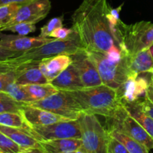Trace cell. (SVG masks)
Masks as SVG:
<instances>
[{
  "mask_svg": "<svg viewBox=\"0 0 153 153\" xmlns=\"http://www.w3.org/2000/svg\"><path fill=\"white\" fill-rule=\"evenodd\" d=\"M111 8L108 0H82L72 15L73 28L85 50L106 54L117 46L107 18Z\"/></svg>",
  "mask_w": 153,
  "mask_h": 153,
  "instance_id": "cell-1",
  "label": "cell"
},
{
  "mask_svg": "<svg viewBox=\"0 0 153 153\" xmlns=\"http://www.w3.org/2000/svg\"><path fill=\"white\" fill-rule=\"evenodd\" d=\"M82 48L83 47L80 38L74 31L66 39L54 38L38 47L1 60L0 73L18 72L27 67L39 65L45 58L58 55H72Z\"/></svg>",
  "mask_w": 153,
  "mask_h": 153,
  "instance_id": "cell-2",
  "label": "cell"
},
{
  "mask_svg": "<svg viewBox=\"0 0 153 153\" xmlns=\"http://www.w3.org/2000/svg\"><path fill=\"white\" fill-rule=\"evenodd\" d=\"M78 102L85 113L114 119L124 109L118 91L105 85L66 91Z\"/></svg>",
  "mask_w": 153,
  "mask_h": 153,
  "instance_id": "cell-3",
  "label": "cell"
},
{
  "mask_svg": "<svg viewBox=\"0 0 153 153\" xmlns=\"http://www.w3.org/2000/svg\"><path fill=\"white\" fill-rule=\"evenodd\" d=\"M115 40L126 55H134L153 46V24L140 21L127 25L119 20L114 31Z\"/></svg>",
  "mask_w": 153,
  "mask_h": 153,
  "instance_id": "cell-4",
  "label": "cell"
},
{
  "mask_svg": "<svg viewBox=\"0 0 153 153\" xmlns=\"http://www.w3.org/2000/svg\"><path fill=\"white\" fill-rule=\"evenodd\" d=\"M86 52L97 67L103 85L119 91L131 73L127 64L126 56L122 52V59L118 62H113L102 52L87 50Z\"/></svg>",
  "mask_w": 153,
  "mask_h": 153,
  "instance_id": "cell-5",
  "label": "cell"
},
{
  "mask_svg": "<svg viewBox=\"0 0 153 153\" xmlns=\"http://www.w3.org/2000/svg\"><path fill=\"white\" fill-rule=\"evenodd\" d=\"M78 120L82 134V149L87 153H108V133L97 115L84 112Z\"/></svg>",
  "mask_w": 153,
  "mask_h": 153,
  "instance_id": "cell-6",
  "label": "cell"
},
{
  "mask_svg": "<svg viewBox=\"0 0 153 153\" xmlns=\"http://www.w3.org/2000/svg\"><path fill=\"white\" fill-rule=\"evenodd\" d=\"M25 105L46 110L69 120H78L85 112L78 102L66 91H59L43 100Z\"/></svg>",
  "mask_w": 153,
  "mask_h": 153,
  "instance_id": "cell-7",
  "label": "cell"
},
{
  "mask_svg": "<svg viewBox=\"0 0 153 153\" xmlns=\"http://www.w3.org/2000/svg\"><path fill=\"white\" fill-rule=\"evenodd\" d=\"M25 129L39 141L82 137L78 120L61 121L47 126L28 127Z\"/></svg>",
  "mask_w": 153,
  "mask_h": 153,
  "instance_id": "cell-8",
  "label": "cell"
},
{
  "mask_svg": "<svg viewBox=\"0 0 153 153\" xmlns=\"http://www.w3.org/2000/svg\"><path fill=\"white\" fill-rule=\"evenodd\" d=\"M108 120V128L119 130L143 144L149 150L153 149V138L143 126L128 113L126 108H124L116 118Z\"/></svg>",
  "mask_w": 153,
  "mask_h": 153,
  "instance_id": "cell-9",
  "label": "cell"
},
{
  "mask_svg": "<svg viewBox=\"0 0 153 153\" xmlns=\"http://www.w3.org/2000/svg\"><path fill=\"white\" fill-rule=\"evenodd\" d=\"M51 7L50 0H36L22 4L13 17L2 25L0 29L19 22L37 23L49 14Z\"/></svg>",
  "mask_w": 153,
  "mask_h": 153,
  "instance_id": "cell-10",
  "label": "cell"
},
{
  "mask_svg": "<svg viewBox=\"0 0 153 153\" xmlns=\"http://www.w3.org/2000/svg\"><path fill=\"white\" fill-rule=\"evenodd\" d=\"M70 56L73 59L72 64L77 70L85 88L102 85L97 67L90 59L84 48L79 49L76 53Z\"/></svg>",
  "mask_w": 153,
  "mask_h": 153,
  "instance_id": "cell-11",
  "label": "cell"
},
{
  "mask_svg": "<svg viewBox=\"0 0 153 153\" xmlns=\"http://www.w3.org/2000/svg\"><path fill=\"white\" fill-rule=\"evenodd\" d=\"M53 37H31L24 35L4 34L0 32V45L7 50L15 52H22L33 48L38 47L53 40Z\"/></svg>",
  "mask_w": 153,
  "mask_h": 153,
  "instance_id": "cell-12",
  "label": "cell"
},
{
  "mask_svg": "<svg viewBox=\"0 0 153 153\" xmlns=\"http://www.w3.org/2000/svg\"><path fill=\"white\" fill-rule=\"evenodd\" d=\"M21 114L28 127L47 126L61 121H68L69 120L46 110L32 107L24 104L21 111Z\"/></svg>",
  "mask_w": 153,
  "mask_h": 153,
  "instance_id": "cell-13",
  "label": "cell"
},
{
  "mask_svg": "<svg viewBox=\"0 0 153 153\" xmlns=\"http://www.w3.org/2000/svg\"><path fill=\"white\" fill-rule=\"evenodd\" d=\"M73 63L70 55H58L45 58L39 64V68L48 80L52 82Z\"/></svg>",
  "mask_w": 153,
  "mask_h": 153,
  "instance_id": "cell-14",
  "label": "cell"
},
{
  "mask_svg": "<svg viewBox=\"0 0 153 153\" xmlns=\"http://www.w3.org/2000/svg\"><path fill=\"white\" fill-rule=\"evenodd\" d=\"M59 91H74L85 88L81 78L73 64L50 82Z\"/></svg>",
  "mask_w": 153,
  "mask_h": 153,
  "instance_id": "cell-15",
  "label": "cell"
},
{
  "mask_svg": "<svg viewBox=\"0 0 153 153\" xmlns=\"http://www.w3.org/2000/svg\"><path fill=\"white\" fill-rule=\"evenodd\" d=\"M40 149L44 153L75 152L82 146L81 138H64L40 141Z\"/></svg>",
  "mask_w": 153,
  "mask_h": 153,
  "instance_id": "cell-16",
  "label": "cell"
},
{
  "mask_svg": "<svg viewBox=\"0 0 153 153\" xmlns=\"http://www.w3.org/2000/svg\"><path fill=\"white\" fill-rule=\"evenodd\" d=\"M0 131L8 136L22 149H40V141L29 134L25 128H13L0 125Z\"/></svg>",
  "mask_w": 153,
  "mask_h": 153,
  "instance_id": "cell-17",
  "label": "cell"
},
{
  "mask_svg": "<svg viewBox=\"0 0 153 153\" xmlns=\"http://www.w3.org/2000/svg\"><path fill=\"white\" fill-rule=\"evenodd\" d=\"M126 56L131 73L139 75L143 73H149V70L153 68V57L149 49L141 51L134 55Z\"/></svg>",
  "mask_w": 153,
  "mask_h": 153,
  "instance_id": "cell-18",
  "label": "cell"
},
{
  "mask_svg": "<svg viewBox=\"0 0 153 153\" xmlns=\"http://www.w3.org/2000/svg\"><path fill=\"white\" fill-rule=\"evenodd\" d=\"M15 82L20 85H36L48 83V80L39 68V66H32L16 72Z\"/></svg>",
  "mask_w": 153,
  "mask_h": 153,
  "instance_id": "cell-19",
  "label": "cell"
},
{
  "mask_svg": "<svg viewBox=\"0 0 153 153\" xmlns=\"http://www.w3.org/2000/svg\"><path fill=\"white\" fill-rule=\"evenodd\" d=\"M124 106L128 113L143 126L153 138V119L142 110L138 103V100L132 103H124Z\"/></svg>",
  "mask_w": 153,
  "mask_h": 153,
  "instance_id": "cell-20",
  "label": "cell"
},
{
  "mask_svg": "<svg viewBox=\"0 0 153 153\" xmlns=\"http://www.w3.org/2000/svg\"><path fill=\"white\" fill-rule=\"evenodd\" d=\"M106 130L109 136L122 143L129 153H149V149L146 146L119 130L115 128H108Z\"/></svg>",
  "mask_w": 153,
  "mask_h": 153,
  "instance_id": "cell-21",
  "label": "cell"
},
{
  "mask_svg": "<svg viewBox=\"0 0 153 153\" xmlns=\"http://www.w3.org/2000/svg\"><path fill=\"white\" fill-rule=\"evenodd\" d=\"M22 88L31 97L33 102L43 100L59 91L58 88L49 82L46 84L22 85Z\"/></svg>",
  "mask_w": 153,
  "mask_h": 153,
  "instance_id": "cell-22",
  "label": "cell"
},
{
  "mask_svg": "<svg viewBox=\"0 0 153 153\" xmlns=\"http://www.w3.org/2000/svg\"><path fill=\"white\" fill-rule=\"evenodd\" d=\"M137 77H138V74L131 73L129 77L125 82V83L118 91V94H119L120 97L122 100L123 104L124 103L134 102L138 100L135 94L136 79Z\"/></svg>",
  "mask_w": 153,
  "mask_h": 153,
  "instance_id": "cell-23",
  "label": "cell"
},
{
  "mask_svg": "<svg viewBox=\"0 0 153 153\" xmlns=\"http://www.w3.org/2000/svg\"><path fill=\"white\" fill-rule=\"evenodd\" d=\"M0 125L13 128H28L22 114L16 112L0 113Z\"/></svg>",
  "mask_w": 153,
  "mask_h": 153,
  "instance_id": "cell-24",
  "label": "cell"
},
{
  "mask_svg": "<svg viewBox=\"0 0 153 153\" xmlns=\"http://www.w3.org/2000/svg\"><path fill=\"white\" fill-rule=\"evenodd\" d=\"M24 104L15 100L7 93L0 91V113L16 112L20 114Z\"/></svg>",
  "mask_w": 153,
  "mask_h": 153,
  "instance_id": "cell-25",
  "label": "cell"
},
{
  "mask_svg": "<svg viewBox=\"0 0 153 153\" xmlns=\"http://www.w3.org/2000/svg\"><path fill=\"white\" fill-rule=\"evenodd\" d=\"M4 92L8 94L12 98L19 102L28 103L33 102L31 97L23 89L22 85H19L15 82L9 84L4 90Z\"/></svg>",
  "mask_w": 153,
  "mask_h": 153,
  "instance_id": "cell-26",
  "label": "cell"
},
{
  "mask_svg": "<svg viewBox=\"0 0 153 153\" xmlns=\"http://www.w3.org/2000/svg\"><path fill=\"white\" fill-rule=\"evenodd\" d=\"M23 150L16 142L0 131V153H19Z\"/></svg>",
  "mask_w": 153,
  "mask_h": 153,
  "instance_id": "cell-27",
  "label": "cell"
},
{
  "mask_svg": "<svg viewBox=\"0 0 153 153\" xmlns=\"http://www.w3.org/2000/svg\"><path fill=\"white\" fill-rule=\"evenodd\" d=\"M37 28L35 24L29 23V22H19V23L14 24V25H10V26L5 27L0 29V32L4 31H11V32L16 33L19 35L26 36L30 33L34 32Z\"/></svg>",
  "mask_w": 153,
  "mask_h": 153,
  "instance_id": "cell-28",
  "label": "cell"
},
{
  "mask_svg": "<svg viewBox=\"0 0 153 153\" xmlns=\"http://www.w3.org/2000/svg\"><path fill=\"white\" fill-rule=\"evenodd\" d=\"M63 22H64V16L63 15L52 18L46 25H43L40 28V34L39 36L43 37H49L52 31H55L57 28L63 27Z\"/></svg>",
  "mask_w": 153,
  "mask_h": 153,
  "instance_id": "cell-29",
  "label": "cell"
},
{
  "mask_svg": "<svg viewBox=\"0 0 153 153\" xmlns=\"http://www.w3.org/2000/svg\"><path fill=\"white\" fill-rule=\"evenodd\" d=\"M22 4H12L0 7V25H4L16 13Z\"/></svg>",
  "mask_w": 153,
  "mask_h": 153,
  "instance_id": "cell-30",
  "label": "cell"
},
{
  "mask_svg": "<svg viewBox=\"0 0 153 153\" xmlns=\"http://www.w3.org/2000/svg\"><path fill=\"white\" fill-rule=\"evenodd\" d=\"M108 152L111 153H129L122 143L111 136H109L108 137Z\"/></svg>",
  "mask_w": 153,
  "mask_h": 153,
  "instance_id": "cell-31",
  "label": "cell"
},
{
  "mask_svg": "<svg viewBox=\"0 0 153 153\" xmlns=\"http://www.w3.org/2000/svg\"><path fill=\"white\" fill-rule=\"evenodd\" d=\"M16 72L0 73V91H4L9 84L16 81Z\"/></svg>",
  "mask_w": 153,
  "mask_h": 153,
  "instance_id": "cell-32",
  "label": "cell"
},
{
  "mask_svg": "<svg viewBox=\"0 0 153 153\" xmlns=\"http://www.w3.org/2000/svg\"><path fill=\"white\" fill-rule=\"evenodd\" d=\"M149 82L143 77H137L136 79V91L135 94L137 99H140L143 95H144L146 92L148 87H149Z\"/></svg>",
  "mask_w": 153,
  "mask_h": 153,
  "instance_id": "cell-33",
  "label": "cell"
},
{
  "mask_svg": "<svg viewBox=\"0 0 153 153\" xmlns=\"http://www.w3.org/2000/svg\"><path fill=\"white\" fill-rule=\"evenodd\" d=\"M123 6V4H122L120 6L117 7V8H111L110 11L108 12L107 15V18L108 19L110 25L116 26L119 20H120V13L121 10H122Z\"/></svg>",
  "mask_w": 153,
  "mask_h": 153,
  "instance_id": "cell-34",
  "label": "cell"
},
{
  "mask_svg": "<svg viewBox=\"0 0 153 153\" xmlns=\"http://www.w3.org/2000/svg\"><path fill=\"white\" fill-rule=\"evenodd\" d=\"M74 31L73 28H64V27H61V28H58L57 29H55V31H52L49 37H53V38L56 39H66L67 37H68Z\"/></svg>",
  "mask_w": 153,
  "mask_h": 153,
  "instance_id": "cell-35",
  "label": "cell"
},
{
  "mask_svg": "<svg viewBox=\"0 0 153 153\" xmlns=\"http://www.w3.org/2000/svg\"><path fill=\"white\" fill-rule=\"evenodd\" d=\"M106 57L113 62H118L123 58V53L119 46H114L105 54Z\"/></svg>",
  "mask_w": 153,
  "mask_h": 153,
  "instance_id": "cell-36",
  "label": "cell"
},
{
  "mask_svg": "<svg viewBox=\"0 0 153 153\" xmlns=\"http://www.w3.org/2000/svg\"><path fill=\"white\" fill-rule=\"evenodd\" d=\"M138 103L141 107L142 110L153 119V105L152 103L145 97L143 100L141 98L138 99Z\"/></svg>",
  "mask_w": 153,
  "mask_h": 153,
  "instance_id": "cell-37",
  "label": "cell"
},
{
  "mask_svg": "<svg viewBox=\"0 0 153 153\" xmlns=\"http://www.w3.org/2000/svg\"><path fill=\"white\" fill-rule=\"evenodd\" d=\"M21 53V52H15L13 51L7 50V49H4L2 46L0 45V61L1 60L6 59V58H10V57L15 56V55H18V54Z\"/></svg>",
  "mask_w": 153,
  "mask_h": 153,
  "instance_id": "cell-38",
  "label": "cell"
},
{
  "mask_svg": "<svg viewBox=\"0 0 153 153\" xmlns=\"http://www.w3.org/2000/svg\"><path fill=\"white\" fill-rule=\"evenodd\" d=\"M36 0H0V7L12 4H26Z\"/></svg>",
  "mask_w": 153,
  "mask_h": 153,
  "instance_id": "cell-39",
  "label": "cell"
},
{
  "mask_svg": "<svg viewBox=\"0 0 153 153\" xmlns=\"http://www.w3.org/2000/svg\"><path fill=\"white\" fill-rule=\"evenodd\" d=\"M145 97L153 105V81L150 80L149 87L145 94Z\"/></svg>",
  "mask_w": 153,
  "mask_h": 153,
  "instance_id": "cell-40",
  "label": "cell"
},
{
  "mask_svg": "<svg viewBox=\"0 0 153 153\" xmlns=\"http://www.w3.org/2000/svg\"><path fill=\"white\" fill-rule=\"evenodd\" d=\"M19 153H44L41 149H24Z\"/></svg>",
  "mask_w": 153,
  "mask_h": 153,
  "instance_id": "cell-41",
  "label": "cell"
},
{
  "mask_svg": "<svg viewBox=\"0 0 153 153\" xmlns=\"http://www.w3.org/2000/svg\"><path fill=\"white\" fill-rule=\"evenodd\" d=\"M76 153H87L85 152V150H83V149H82V148H80L79 149H78V150L76 151Z\"/></svg>",
  "mask_w": 153,
  "mask_h": 153,
  "instance_id": "cell-42",
  "label": "cell"
},
{
  "mask_svg": "<svg viewBox=\"0 0 153 153\" xmlns=\"http://www.w3.org/2000/svg\"><path fill=\"white\" fill-rule=\"evenodd\" d=\"M149 73H151V74H152V76H151V80H152V81H153V68L152 69V70H149Z\"/></svg>",
  "mask_w": 153,
  "mask_h": 153,
  "instance_id": "cell-43",
  "label": "cell"
},
{
  "mask_svg": "<svg viewBox=\"0 0 153 153\" xmlns=\"http://www.w3.org/2000/svg\"><path fill=\"white\" fill-rule=\"evenodd\" d=\"M149 50H150L151 54H152V57H153V46H152L150 48H149Z\"/></svg>",
  "mask_w": 153,
  "mask_h": 153,
  "instance_id": "cell-44",
  "label": "cell"
},
{
  "mask_svg": "<svg viewBox=\"0 0 153 153\" xmlns=\"http://www.w3.org/2000/svg\"><path fill=\"white\" fill-rule=\"evenodd\" d=\"M65 153H76V151H75V152H65Z\"/></svg>",
  "mask_w": 153,
  "mask_h": 153,
  "instance_id": "cell-45",
  "label": "cell"
},
{
  "mask_svg": "<svg viewBox=\"0 0 153 153\" xmlns=\"http://www.w3.org/2000/svg\"><path fill=\"white\" fill-rule=\"evenodd\" d=\"M0 28H1V25H0Z\"/></svg>",
  "mask_w": 153,
  "mask_h": 153,
  "instance_id": "cell-46",
  "label": "cell"
},
{
  "mask_svg": "<svg viewBox=\"0 0 153 153\" xmlns=\"http://www.w3.org/2000/svg\"><path fill=\"white\" fill-rule=\"evenodd\" d=\"M108 153H111V152H108Z\"/></svg>",
  "mask_w": 153,
  "mask_h": 153,
  "instance_id": "cell-47",
  "label": "cell"
}]
</instances>
